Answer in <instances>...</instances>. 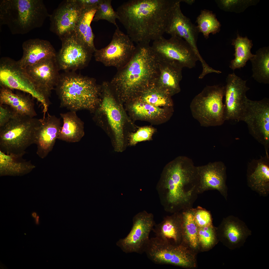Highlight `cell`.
<instances>
[{
    "instance_id": "26",
    "label": "cell",
    "mask_w": 269,
    "mask_h": 269,
    "mask_svg": "<svg viewBox=\"0 0 269 269\" xmlns=\"http://www.w3.org/2000/svg\"><path fill=\"white\" fill-rule=\"evenodd\" d=\"M30 96L0 86V105L8 106L17 115L34 117L37 114Z\"/></svg>"
},
{
    "instance_id": "1",
    "label": "cell",
    "mask_w": 269,
    "mask_h": 269,
    "mask_svg": "<svg viewBox=\"0 0 269 269\" xmlns=\"http://www.w3.org/2000/svg\"><path fill=\"white\" fill-rule=\"evenodd\" d=\"M178 0H129L117 9L118 20L134 43H150L165 33L170 13Z\"/></svg>"
},
{
    "instance_id": "22",
    "label": "cell",
    "mask_w": 269,
    "mask_h": 269,
    "mask_svg": "<svg viewBox=\"0 0 269 269\" xmlns=\"http://www.w3.org/2000/svg\"><path fill=\"white\" fill-rule=\"evenodd\" d=\"M47 113V116L39 119L35 143L37 146L36 153L42 159L52 150L61 127L60 119Z\"/></svg>"
},
{
    "instance_id": "43",
    "label": "cell",
    "mask_w": 269,
    "mask_h": 269,
    "mask_svg": "<svg viewBox=\"0 0 269 269\" xmlns=\"http://www.w3.org/2000/svg\"><path fill=\"white\" fill-rule=\"evenodd\" d=\"M35 224L37 225H38L39 224V216L37 215L35 218Z\"/></svg>"
},
{
    "instance_id": "2",
    "label": "cell",
    "mask_w": 269,
    "mask_h": 269,
    "mask_svg": "<svg viewBox=\"0 0 269 269\" xmlns=\"http://www.w3.org/2000/svg\"><path fill=\"white\" fill-rule=\"evenodd\" d=\"M199 184L196 167L190 159L179 156L168 163L157 186L165 210L173 213L193 208Z\"/></svg>"
},
{
    "instance_id": "7",
    "label": "cell",
    "mask_w": 269,
    "mask_h": 269,
    "mask_svg": "<svg viewBox=\"0 0 269 269\" xmlns=\"http://www.w3.org/2000/svg\"><path fill=\"white\" fill-rule=\"evenodd\" d=\"M39 119L16 115L0 127V150L8 154L21 156L26 149L35 144Z\"/></svg>"
},
{
    "instance_id": "6",
    "label": "cell",
    "mask_w": 269,
    "mask_h": 269,
    "mask_svg": "<svg viewBox=\"0 0 269 269\" xmlns=\"http://www.w3.org/2000/svg\"><path fill=\"white\" fill-rule=\"evenodd\" d=\"M50 14L42 0H1L0 29L7 26L13 34H24L42 26Z\"/></svg>"
},
{
    "instance_id": "25",
    "label": "cell",
    "mask_w": 269,
    "mask_h": 269,
    "mask_svg": "<svg viewBox=\"0 0 269 269\" xmlns=\"http://www.w3.org/2000/svg\"><path fill=\"white\" fill-rule=\"evenodd\" d=\"M155 224L152 230L156 237L166 242L175 245L183 242L182 219L181 212L172 213Z\"/></svg>"
},
{
    "instance_id": "11",
    "label": "cell",
    "mask_w": 269,
    "mask_h": 269,
    "mask_svg": "<svg viewBox=\"0 0 269 269\" xmlns=\"http://www.w3.org/2000/svg\"><path fill=\"white\" fill-rule=\"evenodd\" d=\"M160 62L172 64L182 68H191L198 59L186 41L176 36L166 39L163 36L153 41L151 46Z\"/></svg>"
},
{
    "instance_id": "9",
    "label": "cell",
    "mask_w": 269,
    "mask_h": 269,
    "mask_svg": "<svg viewBox=\"0 0 269 269\" xmlns=\"http://www.w3.org/2000/svg\"><path fill=\"white\" fill-rule=\"evenodd\" d=\"M0 85L12 90L30 94L41 104L43 115L48 112L49 97L40 85L20 66L17 61L8 57L0 60Z\"/></svg>"
},
{
    "instance_id": "24",
    "label": "cell",
    "mask_w": 269,
    "mask_h": 269,
    "mask_svg": "<svg viewBox=\"0 0 269 269\" xmlns=\"http://www.w3.org/2000/svg\"><path fill=\"white\" fill-rule=\"evenodd\" d=\"M22 48V56L17 62L23 68L56 56L55 49L51 43L46 40L39 38L28 39L23 43Z\"/></svg>"
},
{
    "instance_id": "5",
    "label": "cell",
    "mask_w": 269,
    "mask_h": 269,
    "mask_svg": "<svg viewBox=\"0 0 269 269\" xmlns=\"http://www.w3.org/2000/svg\"><path fill=\"white\" fill-rule=\"evenodd\" d=\"M61 105L71 111L93 113L100 100L101 86L92 78L68 71L61 74L55 88Z\"/></svg>"
},
{
    "instance_id": "28",
    "label": "cell",
    "mask_w": 269,
    "mask_h": 269,
    "mask_svg": "<svg viewBox=\"0 0 269 269\" xmlns=\"http://www.w3.org/2000/svg\"><path fill=\"white\" fill-rule=\"evenodd\" d=\"M97 7L82 9L74 31L76 38L92 53L97 49L94 44L95 35L91 24Z\"/></svg>"
},
{
    "instance_id": "20",
    "label": "cell",
    "mask_w": 269,
    "mask_h": 269,
    "mask_svg": "<svg viewBox=\"0 0 269 269\" xmlns=\"http://www.w3.org/2000/svg\"><path fill=\"white\" fill-rule=\"evenodd\" d=\"M199 178V194L211 190L218 191L227 200L228 189L226 184V167L220 162L209 163L196 167Z\"/></svg>"
},
{
    "instance_id": "16",
    "label": "cell",
    "mask_w": 269,
    "mask_h": 269,
    "mask_svg": "<svg viewBox=\"0 0 269 269\" xmlns=\"http://www.w3.org/2000/svg\"><path fill=\"white\" fill-rule=\"evenodd\" d=\"M246 81L234 73L229 74L227 77L224 86L225 121H240L248 98L246 93L250 89L246 85Z\"/></svg>"
},
{
    "instance_id": "36",
    "label": "cell",
    "mask_w": 269,
    "mask_h": 269,
    "mask_svg": "<svg viewBox=\"0 0 269 269\" xmlns=\"http://www.w3.org/2000/svg\"><path fill=\"white\" fill-rule=\"evenodd\" d=\"M199 32L207 39L210 33L214 34L220 30V25L215 15L208 10H202L196 20Z\"/></svg>"
},
{
    "instance_id": "15",
    "label": "cell",
    "mask_w": 269,
    "mask_h": 269,
    "mask_svg": "<svg viewBox=\"0 0 269 269\" xmlns=\"http://www.w3.org/2000/svg\"><path fill=\"white\" fill-rule=\"evenodd\" d=\"M60 39L62 47L56 57L60 70L73 71L87 65L92 53L76 38L74 32Z\"/></svg>"
},
{
    "instance_id": "37",
    "label": "cell",
    "mask_w": 269,
    "mask_h": 269,
    "mask_svg": "<svg viewBox=\"0 0 269 269\" xmlns=\"http://www.w3.org/2000/svg\"><path fill=\"white\" fill-rule=\"evenodd\" d=\"M198 241L199 251H206L211 249L219 241L216 228L213 224L199 227Z\"/></svg>"
},
{
    "instance_id": "17",
    "label": "cell",
    "mask_w": 269,
    "mask_h": 269,
    "mask_svg": "<svg viewBox=\"0 0 269 269\" xmlns=\"http://www.w3.org/2000/svg\"><path fill=\"white\" fill-rule=\"evenodd\" d=\"M182 2V0H178L173 7L165 33L171 36H178L186 41L193 49L198 60L203 62L204 59L200 54L197 45L199 32L197 26L193 24L190 19L182 12L180 4Z\"/></svg>"
},
{
    "instance_id": "10",
    "label": "cell",
    "mask_w": 269,
    "mask_h": 269,
    "mask_svg": "<svg viewBox=\"0 0 269 269\" xmlns=\"http://www.w3.org/2000/svg\"><path fill=\"white\" fill-rule=\"evenodd\" d=\"M148 258L153 263L169 265L187 269L197 266V252L182 242L169 243L155 237L150 238L144 249Z\"/></svg>"
},
{
    "instance_id": "27",
    "label": "cell",
    "mask_w": 269,
    "mask_h": 269,
    "mask_svg": "<svg viewBox=\"0 0 269 269\" xmlns=\"http://www.w3.org/2000/svg\"><path fill=\"white\" fill-rule=\"evenodd\" d=\"M182 69L173 64L160 61L158 74L154 85L172 96L178 93L181 91Z\"/></svg>"
},
{
    "instance_id": "21",
    "label": "cell",
    "mask_w": 269,
    "mask_h": 269,
    "mask_svg": "<svg viewBox=\"0 0 269 269\" xmlns=\"http://www.w3.org/2000/svg\"><path fill=\"white\" fill-rule=\"evenodd\" d=\"M216 231L219 240L231 250L242 246L251 234L245 223L233 215L224 218Z\"/></svg>"
},
{
    "instance_id": "13",
    "label": "cell",
    "mask_w": 269,
    "mask_h": 269,
    "mask_svg": "<svg viewBox=\"0 0 269 269\" xmlns=\"http://www.w3.org/2000/svg\"><path fill=\"white\" fill-rule=\"evenodd\" d=\"M135 48L134 42L127 34L118 27L110 43L106 46L96 49L94 57L97 61L107 67H113L118 70L129 62Z\"/></svg>"
},
{
    "instance_id": "4",
    "label": "cell",
    "mask_w": 269,
    "mask_h": 269,
    "mask_svg": "<svg viewBox=\"0 0 269 269\" xmlns=\"http://www.w3.org/2000/svg\"><path fill=\"white\" fill-rule=\"evenodd\" d=\"M101 86L100 100L92 113L93 119L109 137L114 150L121 152L129 146L130 134L138 127L115 95L109 82L103 81Z\"/></svg>"
},
{
    "instance_id": "12",
    "label": "cell",
    "mask_w": 269,
    "mask_h": 269,
    "mask_svg": "<svg viewBox=\"0 0 269 269\" xmlns=\"http://www.w3.org/2000/svg\"><path fill=\"white\" fill-rule=\"evenodd\" d=\"M240 121L247 125L250 134L258 141L268 147L269 144V100L259 101L248 98Z\"/></svg>"
},
{
    "instance_id": "18",
    "label": "cell",
    "mask_w": 269,
    "mask_h": 269,
    "mask_svg": "<svg viewBox=\"0 0 269 269\" xmlns=\"http://www.w3.org/2000/svg\"><path fill=\"white\" fill-rule=\"evenodd\" d=\"M82 10L76 0L63 1L50 15V30L60 39L73 33Z\"/></svg>"
},
{
    "instance_id": "40",
    "label": "cell",
    "mask_w": 269,
    "mask_h": 269,
    "mask_svg": "<svg viewBox=\"0 0 269 269\" xmlns=\"http://www.w3.org/2000/svg\"><path fill=\"white\" fill-rule=\"evenodd\" d=\"M195 220L199 227L212 224V219L210 212L202 207L198 206L192 208Z\"/></svg>"
},
{
    "instance_id": "30",
    "label": "cell",
    "mask_w": 269,
    "mask_h": 269,
    "mask_svg": "<svg viewBox=\"0 0 269 269\" xmlns=\"http://www.w3.org/2000/svg\"><path fill=\"white\" fill-rule=\"evenodd\" d=\"M22 156L6 153L0 150V176H21L27 174L35 168L30 161Z\"/></svg>"
},
{
    "instance_id": "19",
    "label": "cell",
    "mask_w": 269,
    "mask_h": 269,
    "mask_svg": "<svg viewBox=\"0 0 269 269\" xmlns=\"http://www.w3.org/2000/svg\"><path fill=\"white\" fill-rule=\"evenodd\" d=\"M125 109L134 122L145 121L152 125H159L168 122L172 117L174 107H161L143 102L137 98L125 103Z\"/></svg>"
},
{
    "instance_id": "42",
    "label": "cell",
    "mask_w": 269,
    "mask_h": 269,
    "mask_svg": "<svg viewBox=\"0 0 269 269\" xmlns=\"http://www.w3.org/2000/svg\"><path fill=\"white\" fill-rule=\"evenodd\" d=\"M102 0H76V1L82 9L97 7Z\"/></svg>"
},
{
    "instance_id": "32",
    "label": "cell",
    "mask_w": 269,
    "mask_h": 269,
    "mask_svg": "<svg viewBox=\"0 0 269 269\" xmlns=\"http://www.w3.org/2000/svg\"><path fill=\"white\" fill-rule=\"evenodd\" d=\"M192 208L181 211L182 219V242L197 252L199 251V227L195 219Z\"/></svg>"
},
{
    "instance_id": "14",
    "label": "cell",
    "mask_w": 269,
    "mask_h": 269,
    "mask_svg": "<svg viewBox=\"0 0 269 269\" xmlns=\"http://www.w3.org/2000/svg\"><path fill=\"white\" fill-rule=\"evenodd\" d=\"M155 223L153 214L144 211L135 215L133 218L131 229L125 238L117 242L116 245L126 253L144 252L150 238L149 235Z\"/></svg>"
},
{
    "instance_id": "23",
    "label": "cell",
    "mask_w": 269,
    "mask_h": 269,
    "mask_svg": "<svg viewBox=\"0 0 269 269\" xmlns=\"http://www.w3.org/2000/svg\"><path fill=\"white\" fill-rule=\"evenodd\" d=\"M56 57L45 60L24 68L49 96L52 90L57 84L60 75Z\"/></svg>"
},
{
    "instance_id": "38",
    "label": "cell",
    "mask_w": 269,
    "mask_h": 269,
    "mask_svg": "<svg viewBox=\"0 0 269 269\" xmlns=\"http://www.w3.org/2000/svg\"><path fill=\"white\" fill-rule=\"evenodd\" d=\"M111 0H102L98 5L92 21L97 22L105 20L118 27L116 20L119 17L116 11L114 10L111 4Z\"/></svg>"
},
{
    "instance_id": "39",
    "label": "cell",
    "mask_w": 269,
    "mask_h": 269,
    "mask_svg": "<svg viewBox=\"0 0 269 269\" xmlns=\"http://www.w3.org/2000/svg\"><path fill=\"white\" fill-rule=\"evenodd\" d=\"M156 131V129L151 126L138 127L135 132L129 135V146H134L141 142L152 140L153 136Z\"/></svg>"
},
{
    "instance_id": "33",
    "label": "cell",
    "mask_w": 269,
    "mask_h": 269,
    "mask_svg": "<svg viewBox=\"0 0 269 269\" xmlns=\"http://www.w3.org/2000/svg\"><path fill=\"white\" fill-rule=\"evenodd\" d=\"M253 72L252 77L258 82L269 83V52L268 47L261 48L257 51L250 60Z\"/></svg>"
},
{
    "instance_id": "35",
    "label": "cell",
    "mask_w": 269,
    "mask_h": 269,
    "mask_svg": "<svg viewBox=\"0 0 269 269\" xmlns=\"http://www.w3.org/2000/svg\"><path fill=\"white\" fill-rule=\"evenodd\" d=\"M172 97L167 92L153 85L145 90L136 98L154 106L172 108L174 107V103Z\"/></svg>"
},
{
    "instance_id": "34",
    "label": "cell",
    "mask_w": 269,
    "mask_h": 269,
    "mask_svg": "<svg viewBox=\"0 0 269 269\" xmlns=\"http://www.w3.org/2000/svg\"><path fill=\"white\" fill-rule=\"evenodd\" d=\"M232 44L234 46L235 58L230 62V67L233 70L245 66L247 62L255 56L251 51L253 45L252 41L247 37L238 36L233 41Z\"/></svg>"
},
{
    "instance_id": "8",
    "label": "cell",
    "mask_w": 269,
    "mask_h": 269,
    "mask_svg": "<svg viewBox=\"0 0 269 269\" xmlns=\"http://www.w3.org/2000/svg\"><path fill=\"white\" fill-rule=\"evenodd\" d=\"M224 91L223 86H207L192 100L190 105L192 114L201 126H220L225 121Z\"/></svg>"
},
{
    "instance_id": "44",
    "label": "cell",
    "mask_w": 269,
    "mask_h": 269,
    "mask_svg": "<svg viewBox=\"0 0 269 269\" xmlns=\"http://www.w3.org/2000/svg\"><path fill=\"white\" fill-rule=\"evenodd\" d=\"M32 217L35 218L37 216V214L35 212H33L32 214Z\"/></svg>"
},
{
    "instance_id": "41",
    "label": "cell",
    "mask_w": 269,
    "mask_h": 269,
    "mask_svg": "<svg viewBox=\"0 0 269 269\" xmlns=\"http://www.w3.org/2000/svg\"><path fill=\"white\" fill-rule=\"evenodd\" d=\"M16 115L8 106L0 105V127L5 125Z\"/></svg>"
},
{
    "instance_id": "29",
    "label": "cell",
    "mask_w": 269,
    "mask_h": 269,
    "mask_svg": "<svg viewBox=\"0 0 269 269\" xmlns=\"http://www.w3.org/2000/svg\"><path fill=\"white\" fill-rule=\"evenodd\" d=\"M63 121L58 139L67 142L79 141L84 136V123L76 111H71L60 114Z\"/></svg>"
},
{
    "instance_id": "31",
    "label": "cell",
    "mask_w": 269,
    "mask_h": 269,
    "mask_svg": "<svg viewBox=\"0 0 269 269\" xmlns=\"http://www.w3.org/2000/svg\"><path fill=\"white\" fill-rule=\"evenodd\" d=\"M248 185L260 196L266 197L269 193V167L265 162L259 161L247 177Z\"/></svg>"
},
{
    "instance_id": "3",
    "label": "cell",
    "mask_w": 269,
    "mask_h": 269,
    "mask_svg": "<svg viewBox=\"0 0 269 269\" xmlns=\"http://www.w3.org/2000/svg\"><path fill=\"white\" fill-rule=\"evenodd\" d=\"M159 61L149 43L137 44L130 60L109 82L117 98L124 104L138 97L154 85Z\"/></svg>"
}]
</instances>
